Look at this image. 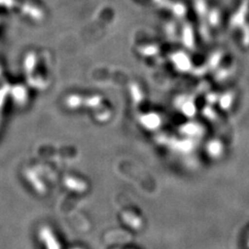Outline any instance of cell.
<instances>
[{
	"label": "cell",
	"instance_id": "8992f818",
	"mask_svg": "<svg viewBox=\"0 0 249 249\" xmlns=\"http://www.w3.org/2000/svg\"><path fill=\"white\" fill-rule=\"evenodd\" d=\"M209 151H210V152H211L212 154H213V155L219 154L220 151H221V145H220V143L217 142L210 143V145H209Z\"/></svg>",
	"mask_w": 249,
	"mask_h": 249
},
{
	"label": "cell",
	"instance_id": "7a4b0ae2",
	"mask_svg": "<svg viewBox=\"0 0 249 249\" xmlns=\"http://www.w3.org/2000/svg\"><path fill=\"white\" fill-rule=\"evenodd\" d=\"M176 58H177V65L182 71H187L189 69H191V61L187 57V54L182 53H178L176 54Z\"/></svg>",
	"mask_w": 249,
	"mask_h": 249
},
{
	"label": "cell",
	"instance_id": "ba28073f",
	"mask_svg": "<svg viewBox=\"0 0 249 249\" xmlns=\"http://www.w3.org/2000/svg\"><path fill=\"white\" fill-rule=\"evenodd\" d=\"M210 21L213 25H216L218 23V21H219V13H218L217 10H213V12H211V14H210Z\"/></svg>",
	"mask_w": 249,
	"mask_h": 249
},
{
	"label": "cell",
	"instance_id": "6da1fadb",
	"mask_svg": "<svg viewBox=\"0 0 249 249\" xmlns=\"http://www.w3.org/2000/svg\"><path fill=\"white\" fill-rule=\"evenodd\" d=\"M41 236L42 238H44L47 249H60L58 242L55 240L52 231H50L48 228H45L41 231Z\"/></svg>",
	"mask_w": 249,
	"mask_h": 249
},
{
	"label": "cell",
	"instance_id": "9c48e42d",
	"mask_svg": "<svg viewBox=\"0 0 249 249\" xmlns=\"http://www.w3.org/2000/svg\"><path fill=\"white\" fill-rule=\"evenodd\" d=\"M221 53H215L213 55V57L211 58V60H210V64L212 65V67H215L218 62L220 61V59H221Z\"/></svg>",
	"mask_w": 249,
	"mask_h": 249
},
{
	"label": "cell",
	"instance_id": "3957f363",
	"mask_svg": "<svg viewBox=\"0 0 249 249\" xmlns=\"http://www.w3.org/2000/svg\"><path fill=\"white\" fill-rule=\"evenodd\" d=\"M184 39H185V44L188 47L193 48L194 46V35H193V30L191 28V25H187L184 32Z\"/></svg>",
	"mask_w": 249,
	"mask_h": 249
},
{
	"label": "cell",
	"instance_id": "5b68a950",
	"mask_svg": "<svg viewBox=\"0 0 249 249\" xmlns=\"http://www.w3.org/2000/svg\"><path fill=\"white\" fill-rule=\"evenodd\" d=\"M231 101H232V95L231 93H226L220 100V104L223 109H228L231 106Z\"/></svg>",
	"mask_w": 249,
	"mask_h": 249
},
{
	"label": "cell",
	"instance_id": "277c9868",
	"mask_svg": "<svg viewBox=\"0 0 249 249\" xmlns=\"http://www.w3.org/2000/svg\"><path fill=\"white\" fill-rule=\"evenodd\" d=\"M183 112L186 114L187 116H193L194 114L196 113V108H195V105L193 104L192 101L190 102H187L184 107L182 108Z\"/></svg>",
	"mask_w": 249,
	"mask_h": 249
},
{
	"label": "cell",
	"instance_id": "52a82bcc",
	"mask_svg": "<svg viewBox=\"0 0 249 249\" xmlns=\"http://www.w3.org/2000/svg\"><path fill=\"white\" fill-rule=\"evenodd\" d=\"M196 12L200 15H205L206 14V5H205L204 0H196Z\"/></svg>",
	"mask_w": 249,
	"mask_h": 249
}]
</instances>
